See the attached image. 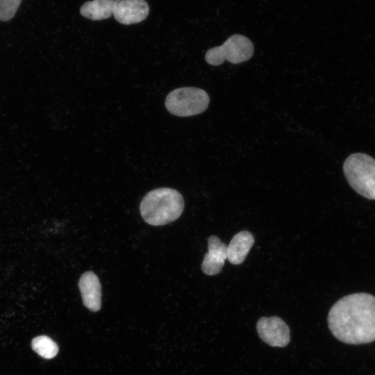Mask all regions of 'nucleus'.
I'll list each match as a JSON object with an SVG mask.
<instances>
[{
	"label": "nucleus",
	"mask_w": 375,
	"mask_h": 375,
	"mask_svg": "<svg viewBox=\"0 0 375 375\" xmlns=\"http://www.w3.org/2000/svg\"><path fill=\"white\" fill-rule=\"evenodd\" d=\"M328 325L333 336L344 343L375 341V297L365 292L343 297L330 309Z\"/></svg>",
	"instance_id": "obj_1"
},
{
	"label": "nucleus",
	"mask_w": 375,
	"mask_h": 375,
	"mask_svg": "<svg viewBox=\"0 0 375 375\" xmlns=\"http://www.w3.org/2000/svg\"><path fill=\"white\" fill-rule=\"evenodd\" d=\"M184 208L182 195L176 190L160 188L149 192L142 199L140 210L147 224L160 226L178 219Z\"/></svg>",
	"instance_id": "obj_2"
},
{
	"label": "nucleus",
	"mask_w": 375,
	"mask_h": 375,
	"mask_svg": "<svg viewBox=\"0 0 375 375\" xmlns=\"http://www.w3.org/2000/svg\"><path fill=\"white\" fill-rule=\"evenodd\" d=\"M343 171L349 185L361 196L375 200V159L356 153L345 160Z\"/></svg>",
	"instance_id": "obj_3"
},
{
	"label": "nucleus",
	"mask_w": 375,
	"mask_h": 375,
	"mask_svg": "<svg viewBox=\"0 0 375 375\" xmlns=\"http://www.w3.org/2000/svg\"><path fill=\"white\" fill-rule=\"evenodd\" d=\"M209 102L210 97L205 90L194 87H183L168 94L165 107L174 115L189 117L204 112Z\"/></svg>",
	"instance_id": "obj_4"
},
{
	"label": "nucleus",
	"mask_w": 375,
	"mask_h": 375,
	"mask_svg": "<svg viewBox=\"0 0 375 375\" xmlns=\"http://www.w3.org/2000/svg\"><path fill=\"white\" fill-rule=\"evenodd\" d=\"M254 52L252 42L246 36L234 34L222 45L208 49L205 55L206 61L211 65L217 66L225 60L238 64L249 60Z\"/></svg>",
	"instance_id": "obj_5"
},
{
	"label": "nucleus",
	"mask_w": 375,
	"mask_h": 375,
	"mask_svg": "<svg viewBox=\"0 0 375 375\" xmlns=\"http://www.w3.org/2000/svg\"><path fill=\"white\" fill-rule=\"evenodd\" d=\"M256 330L260 338L273 347H284L290 341L288 326L277 316L260 318Z\"/></svg>",
	"instance_id": "obj_6"
},
{
	"label": "nucleus",
	"mask_w": 375,
	"mask_h": 375,
	"mask_svg": "<svg viewBox=\"0 0 375 375\" xmlns=\"http://www.w3.org/2000/svg\"><path fill=\"white\" fill-rule=\"evenodd\" d=\"M208 253L204 256L201 269L204 274L213 276L219 274L227 259V245L215 235L208 240Z\"/></svg>",
	"instance_id": "obj_7"
},
{
	"label": "nucleus",
	"mask_w": 375,
	"mask_h": 375,
	"mask_svg": "<svg viewBox=\"0 0 375 375\" xmlns=\"http://www.w3.org/2000/svg\"><path fill=\"white\" fill-rule=\"evenodd\" d=\"M149 12V6L145 0H121L113 15L120 24L130 25L143 21Z\"/></svg>",
	"instance_id": "obj_8"
},
{
	"label": "nucleus",
	"mask_w": 375,
	"mask_h": 375,
	"mask_svg": "<svg viewBox=\"0 0 375 375\" xmlns=\"http://www.w3.org/2000/svg\"><path fill=\"white\" fill-rule=\"evenodd\" d=\"M84 306L93 312L100 310L101 306V288L97 276L91 271L83 273L78 281Z\"/></svg>",
	"instance_id": "obj_9"
},
{
	"label": "nucleus",
	"mask_w": 375,
	"mask_h": 375,
	"mask_svg": "<svg viewBox=\"0 0 375 375\" xmlns=\"http://www.w3.org/2000/svg\"><path fill=\"white\" fill-rule=\"evenodd\" d=\"M255 242L251 233L242 231L236 233L227 246V259L233 265H240L245 260Z\"/></svg>",
	"instance_id": "obj_10"
},
{
	"label": "nucleus",
	"mask_w": 375,
	"mask_h": 375,
	"mask_svg": "<svg viewBox=\"0 0 375 375\" xmlns=\"http://www.w3.org/2000/svg\"><path fill=\"white\" fill-rule=\"evenodd\" d=\"M121 0H93L84 3L80 13L84 17L91 20H102L110 17L117 3Z\"/></svg>",
	"instance_id": "obj_11"
},
{
	"label": "nucleus",
	"mask_w": 375,
	"mask_h": 375,
	"mask_svg": "<svg viewBox=\"0 0 375 375\" xmlns=\"http://www.w3.org/2000/svg\"><path fill=\"white\" fill-rule=\"evenodd\" d=\"M31 347L39 356L46 359L53 358L58 352L57 344L47 335H40L33 338Z\"/></svg>",
	"instance_id": "obj_12"
},
{
	"label": "nucleus",
	"mask_w": 375,
	"mask_h": 375,
	"mask_svg": "<svg viewBox=\"0 0 375 375\" xmlns=\"http://www.w3.org/2000/svg\"><path fill=\"white\" fill-rule=\"evenodd\" d=\"M22 0H0V20L8 21L13 17Z\"/></svg>",
	"instance_id": "obj_13"
}]
</instances>
